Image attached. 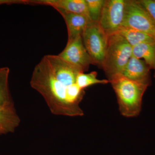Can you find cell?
Here are the masks:
<instances>
[{
  "instance_id": "cell-1",
  "label": "cell",
  "mask_w": 155,
  "mask_h": 155,
  "mask_svg": "<svg viewBox=\"0 0 155 155\" xmlns=\"http://www.w3.org/2000/svg\"><path fill=\"white\" fill-rule=\"evenodd\" d=\"M80 72L58 55H47L35 67L30 84L44 98L52 114L82 116L80 104L85 92L77 84Z\"/></svg>"
},
{
  "instance_id": "cell-2",
  "label": "cell",
  "mask_w": 155,
  "mask_h": 155,
  "mask_svg": "<svg viewBox=\"0 0 155 155\" xmlns=\"http://www.w3.org/2000/svg\"><path fill=\"white\" fill-rule=\"evenodd\" d=\"M108 81L116 94L121 115L127 118L138 116L141 110L143 97L149 86L121 74L114 75Z\"/></svg>"
},
{
  "instance_id": "cell-3",
  "label": "cell",
  "mask_w": 155,
  "mask_h": 155,
  "mask_svg": "<svg viewBox=\"0 0 155 155\" xmlns=\"http://www.w3.org/2000/svg\"><path fill=\"white\" fill-rule=\"evenodd\" d=\"M132 56V46L122 35L118 33L109 35L101 68L108 80L114 75L121 74Z\"/></svg>"
},
{
  "instance_id": "cell-4",
  "label": "cell",
  "mask_w": 155,
  "mask_h": 155,
  "mask_svg": "<svg viewBox=\"0 0 155 155\" xmlns=\"http://www.w3.org/2000/svg\"><path fill=\"white\" fill-rule=\"evenodd\" d=\"M84 45L93 65L102 68L107 48L109 35L98 22H91L81 35Z\"/></svg>"
},
{
  "instance_id": "cell-5",
  "label": "cell",
  "mask_w": 155,
  "mask_h": 155,
  "mask_svg": "<svg viewBox=\"0 0 155 155\" xmlns=\"http://www.w3.org/2000/svg\"><path fill=\"white\" fill-rule=\"evenodd\" d=\"M123 26L140 31L155 40V22L137 0H126Z\"/></svg>"
},
{
  "instance_id": "cell-6",
  "label": "cell",
  "mask_w": 155,
  "mask_h": 155,
  "mask_svg": "<svg viewBox=\"0 0 155 155\" xmlns=\"http://www.w3.org/2000/svg\"><path fill=\"white\" fill-rule=\"evenodd\" d=\"M126 0H105L98 23L108 35L119 31L124 23Z\"/></svg>"
},
{
  "instance_id": "cell-7",
  "label": "cell",
  "mask_w": 155,
  "mask_h": 155,
  "mask_svg": "<svg viewBox=\"0 0 155 155\" xmlns=\"http://www.w3.org/2000/svg\"><path fill=\"white\" fill-rule=\"evenodd\" d=\"M58 56L82 72L87 71L90 65L93 64L84 45L81 35L67 41L66 47Z\"/></svg>"
},
{
  "instance_id": "cell-8",
  "label": "cell",
  "mask_w": 155,
  "mask_h": 155,
  "mask_svg": "<svg viewBox=\"0 0 155 155\" xmlns=\"http://www.w3.org/2000/svg\"><path fill=\"white\" fill-rule=\"evenodd\" d=\"M150 70L143 60L132 56L121 74L130 80L150 86L151 84Z\"/></svg>"
},
{
  "instance_id": "cell-9",
  "label": "cell",
  "mask_w": 155,
  "mask_h": 155,
  "mask_svg": "<svg viewBox=\"0 0 155 155\" xmlns=\"http://www.w3.org/2000/svg\"><path fill=\"white\" fill-rule=\"evenodd\" d=\"M28 5L51 6L56 10H63L89 18L86 0H29Z\"/></svg>"
},
{
  "instance_id": "cell-10",
  "label": "cell",
  "mask_w": 155,
  "mask_h": 155,
  "mask_svg": "<svg viewBox=\"0 0 155 155\" xmlns=\"http://www.w3.org/2000/svg\"><path fill=\"white\" fill-rule=\"evenodd\" d=\"M63 17L67 25L68 31V41L73 40L82 35L84 31L92 22L89 17L84 15L68 13L61 10H57Z\"/></svg>"
},
{
  "instance_id": "cell-11",
  "label": "cell",
  "mask_w": 155,
  "mask_h": 155,
  "mask_svg": "<svg viewBox=\"0 0 155 155\" xmlns=\"http://www.w3.org/2000/svg\"><path fill=\"white\" fill-rule=\"evenodd\" d=\"M20 123L14 107L0 110V134L14 132Z\"/></svg>"
},
{
  "instance_id": "cell-12",
  "label": "cell",
  "mask_w": 155,
  "mask_h": 155,
  "mask_svg": "<svg viewBox=\"0 0 155 155\" xmlns=\"http://www.w3.org/2000/svg\"><path fill=\"white\" fill-rule=\"evenodd\" d=\"M132 56L143 59L151 69H155V42H144L132 47Z\"/></svg>"
},
{
  "instance_id": "cell-13",
  "label": "cell",
  "mask_w": 155,
  "mask_h": 155,
  "mask_svg": "<svg viewBox=\"0 0 155 155\" xmlns=\"http://www.w3.org/2000/svg\"><path fill=\"white\" fill-rule=\"evenodd\" d=\"M9 74L10 69L8 67L0 68V110L14 107L9 90Z\"/></svg>"
},
{
  "instance_id": "cell-14",
  "label": "cell",
  "mask_w": 155,
  "mask_h": 155,
  "mask_svg": "<svg viewBox=\"0 0 155 155\" xmlns=\"http://www.w3.org/2000/svg\"><path fill=\"white\" fill-rule=\"evenodd\" d=\"M116 33L122 35L132 47L142 43L155 42L153 38L147 34L129 27L122 26Z\"/></svg>"
},
{
  "instance_id": "cell-15",
  "label": "cell",
  "mask_w": 155,
  "mask_h": 155,
  "mask_svg": "<svg viewBox=\"0 0 155 155\" xmlns=\"http://www.w3.org/2000/svg\"><path fill=\"white\" fill-rule=\"evenodd\" d=\"M97 76V73L95 71L89 73L80 72L77 76V84L81 88L84 90L95 84H105L109 83L108 79H99Z\"/></svg>"
},
{
  "instance_id": "cell-16",
  "label": "cell",
  "mask_w": 155,
  "mask_h": 155,
  "mask_svg": "<svg viewBox=\"0 0 155 155\" xmlns=\"http://www.w3.org/2000/svg\"><path fill=\"white\" fill-rule=\"evenodd\" d=\"M105 0H86L89 17L92 22H98Z\"/></svg>"
},
{
  "instance_id": "cell-17",
  "label": "cell",
  "mask_w": 155,
  "mask_h": 155,
  "mask_svg": "<svg viewBox=\"0 0 155 155\" xmlns=\"http://www.w3.org/2000/svg\"><path fill=\"white\" fill-rule=\"evenodd\" d=\"M148 12L155 22V0H137Z\"/></svg>"
},
{
  "instance_id": "cell-18",
  "label": "cell",
  "mask_w": 155,
  "mask_h": 155,
  "mask_svg": "<svg viewBox=\"0 0 155 155\" xmlns=\"http://www.w3.org/2000/svg\"><path fill=\"white\" fill-rule=\"evenodd\" d=\"M28 0H0V5H11L13 4L28 5Z\"/></svg>"
},
{
  "instance_id": "cell-19",
  "label": "cell",
  "mask_w": 155,
  "mask_h": 155,
  "mask_svg": "<svg viewBox=\"0 0 155 155\" xmlns=\"http://www.w3.org/2000/svg\"><path fill=\"white\" fill-rule=\"evenodd\" d=\"M155 70V72H154V77L155 78V69H154Z\"/></svg>"
}]
</instances>
